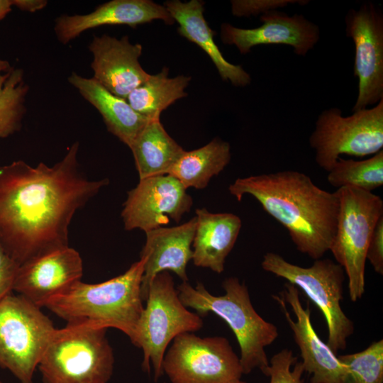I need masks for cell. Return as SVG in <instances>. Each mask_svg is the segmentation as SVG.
Listing matches in <instances>:
<instances>
[{
	"instance_id": "1",
	"label": "cell",
	"mask_w": 383,
	"mask_h": 383,
	"mask_svg": "<svg viewBox=\"0 0 383 383\" xmlns=\"http://www.w3.org/2000/svg\"><path fill=\"white\" fill-rule=\"evenodd\" d=\"M78 151L75 142L52 166H0V246L19 266L69 246L74 213L109 184L82 174Z\"/></svg>"
},
{
	"instance_id": "2",
	"label": "cell",
	"mask_w": 383,
	"mask_h": 383,
	"mask_svg": "<svg viewBox=\"0 0 383 383\" xmlns=\"http://www.w3.org/2000/svg\"><path fill=\"white\" fill-rule=\"evenodd\" d=\"M228 191L240 201L249 194L289 233L296 249L314 260L329 251L335 233L340 199L304 173L284 170L238 178Z\"/></svg>"
},
{
	"instance_id": "3",
	"label": "cell",
	"mask_w": 383,
	"mask_h": 383,
	"mask_svg": "<svg viewBox=\"0 0 383 383\" xmlns=\"http://www.w3.org/2000/svg\"><path fill=\"white\" fill-rule=\"evenodd\" d=\"M145 262L140 257L124 273L103 282L78 281L44 307L67 323L89 322L118 329L133 343L144 309L141 282Z\"/></svg>"
},
{
	"instance_id": "4",
	"label": "cell",
	"mask_w": 383,
	"mask_h": 383,
	"mask_svg": "<svg viewBox=\"0 0 383 383\" xmlns=\"http://www.w3.org/2000/svg\"><path fill=\"white\" fill-rule=\"evenodd\" d=\"M222 286L225 294L220 296L211 294L201 282L193 287L188 282H182L177 289L186 307L193 309L200 316L213 313L229 326L240 347L243 374H250L255 368L264 373L269 366L265 348L278 337V329L255 311L244 282L230 277Z\"/></svg>"
},
{
	"instance_id": "5",
	"label": "cell",
	"mask_w": 383,
	"mask_h": 383,
	"mask_svg": "<svg viewBox=\"0 0 383 383\" xmlns=\"http://www.w3.org/2000/svg\"><path fill=\"white\" fill-rule=\"evenodd\" d=\"M107 328L89 322L56 328L38 368L43 383H108L114 355Z\"/></svg>"
},
{
	"instance_id": "6",
	"label": "cell",
	"mask_w": 383,
	"mask_h": 383,
	"mask_svg": "<svg viewBox=\"0 0 383 383\" xmlns=\"http://www.w3.org/2000/svg\"><path fill=\"white\" fill-rule=\"evenodd\" d=\"M145 301L132 343L143 350L142 370L150 374L152 364L157 381L163 374L164 355L173 339L181 333L200 330L204 322L199 314L189 311L182 304L168 271L154 277Z\"/></svg>"
},
{
	"instance_id": "7",
	"label": "cell",
	"mask_w": 383,
	"mask_h": 383,
	"mask_svg": "<svg viewBox=\"0 0 383 383\" xmlns=\"http://www.w3.org/2000/svg\"><path fill=\"white\" fill-rule=\"evenodd\" d=\"M337 192L340 209L329 250L347 275L350 300L356 301L365 293L366 253L377 223L383 216V200L353 187H341Z\"/></svg>"
},
{
	"instance_id": "8",
	"label": "cell",
	"mask_w": 383,
	"mask_h": 383,
	"mask_svg": "<svg viewBox=\"0 0 383 383\" xmlns=\"http://www.w3.org/2000/svg\"><path fill=\"white\" fill-rule=\"evenodd\" d=\"M261 267L300 288L320 309L328 326L326 344L333 353L346 348L354 325L341 308L345 273L339 264L321 258L314 260L311 266L304 267L270 252L264 255Z\"/></svg>"
},
{
	"instance_id": "9",
	"label": "cell",
	"mask_w": 383,
	"mask_h": 383,
	"mask_svg": "<svg viewBox=\"0 0 383 383\" xmlns=\"http://www.w3.org/2000/svg\"><path fill=\"white\" fill-rule=\"evenodd\" d=\"M56 328L34 305L13 292L0 301V368L19 383H34L33 377Z\"/></svg>"
},
{
	"instance_id": "10",
	"label": "cell",
	"mask_w": 383,
	"mask_h": 383,
	"mask_svg": "<svg viewBox=\"0 0 383 383\" xmlns=\"http://www.w3.org/2000/svg\"><path fill=\"white\" fill-rule=\"evenodd\" d=\"M309 141L316 164L326 172L341 155L363 157L377 154L383 148V99L348 116L336 107L323 110Z\"/></svg>"
},
{
	"instance_id": "11",
	"label": "cell",
	"mask_w": 383,
	"mask_h": 383,
	"mask_svg": "<svg viewBox=\"0 0 383 383\" xmlns=\"http://www.w3.org/2000/svg\"><path fill=\"white\" fill-rule=\"evenodd\" d=\"M162 368L171 383H236L243 374L227 338H201L192 332L173 339Z\"/></svg>"
},
{
	"instance_id": "12",
	"label": "cell",
	"mask_w": 383,
	"mask_h": 383,
	"mask_svg": "<svg viewBox=\"0 0 383 383\" xmlns=\"http://www.w3.org/2000/svg\"><path fill=\"white\" fill-rule=\"evenodd\" d=\"M345 35L355 45L354 76L358 93L352 111L367 109L383 99V14L367 1L345 17Z\"/></svg>"
},
{
	"instance_id": "13",
	"label": "cell",
	"mask_w": 383,
	"mask_h": 383,
	"mask_svg": "<svg viewBox=\"0 0 383 383\" xmlns=\"http://www.w3.org/2000/svg\"><path fill=\"white\" fill-rule=\"evenodd\" d=\"M192 205V197L177 179L155 176L139 179L128 192L121 217L126 230L147 232L165 227L170 220L179 223Z\"/></svg>"
},
{
	"instance_id": "14",
	"label": "cell",
	"mask_w": 383,
	"mask_h": 383,
	"mask_svg": "<svg viewBox=\"0 0 383 383\" xmlns=\"http://www.w3.org/2000/svg\"><path fill=\"white\" fill-rule=\"evenodd\" d=\"M280 294L272 296L281 305L293 332L304 372L311 374L310 383H345L347 368L316 333L310 309L303 307L298 288L287 282Z\"/></svg>"
},
{
	"instance_id": "15",
	"label": "cell",
	"mask_w": 383,
	"mask_h": 383,
	"mask_svg": "<svg viewBox=\"0 0 383 383\" xmlns=\"http://www.w3.org/2000/svg\"><path fill=\"white\" fill-rule=\"evenodd\" d=\"M262 23L255 28H240L229 23L221 27L224 44L235 45L242 55L260 45H287L299 56H306L320 39L318 25L302 14L292 16L278 10L268 11L260 17Z\"/></svg>"
},
{
	"instance_id": "16",
	"label": "cell",
	"mask_w": 383,
	"mask_h": 383,
	"mask_svg": "<svg viewBox=\"0 0 383 383\" xmlns=\"http://www.w3.org/2000/svg\"><path fill=\"white\" fill-rule=\"evenodd\" d=\"M83 274L79 253L69 246L35 257L21 265L13 292L39 308L62 293Z\"/></svg>"
},
{
	"instance_id": "17",
	"label": "cell",
	"mask_w": 383,
	"mask_h": 383,
	"mask_svg": "<svg viewBox=\"0 0 383 383\" xmlns=\"http://www.w3.org/2000/svg\"><path fill=\"white\" fill-rule=\"evenodd\" d=\"M89 50L93 57L92 78L120 98L126 99L150 75L139 62L142 45L132 44L127 35L120 39L108 35H94Z\"/></svg>"
},
{
	"instance_id": "18",
	"label": "cell",
	"mask_w": 383,
	"mask_h": 383,
	"mask_svg": "<svg viewBox=\"0 0 383 383\" xmlns=\"http://www.w3.org/2000/svg\"><path fill=\"white\" fill-rule=\"evenodd\" d=\"M154 20L168 25L174 23L165 6L152 1L112 0L89 13L60 16L55 20L54 30L57 40L66 45L91 28L116 25L135 27Z\"/></svg>"
},
{
	"instance_id": "19",
	"label": "cell",
	"mask_w": 383,
	"mask_h": 383,
	"mask_svg": "<svg viewBox=\"0 0 383 383\" xmlns=\"http://www.w3.org/2000/svg\"><path fill=\"white\" fill-rule=\"evenodd\" d=\"M196 229L195 216L172 227H160L145 233V243L140 257L145 260L141 282V297L145 301L154 277L172 271L182 282H188L187 267L192 260V243Z\"/></svg>"
},
{
	"instance_id": "20",
	"label": "cell",
	"mask_w": 383,
	"mask_h": 383,
	"mask_svg": "<svg viewBox=\"0 0 383 383\" xmlns=\"http://www.w3.org/2000/svg\"><path fill=\"white\" fill-rule=\"evenodd\" d=\"M195 212L194 265L221 274L238 237L241 219L231 213H211L205 208L196 209Z\"/></svg>"
},
{
	"instance_id": "21",
	"label": "cell",
	"mask_w": 383,
	"mask_h": 383,
	"mask_svg": "<svg viewBox=\"0 0 383 383\" xmlns=\"http://www.w3.org/2000/svg\"><path fill=\"white\" fill-rule=\"evenodd\" d=\"M174 22L180 35L199 46L210 57L223 81L235 87H245L251 82L250 75L240 65L230 63L223 56L213 40L214 31L204 16V2L191 0L167 1L164 4Z\"/></svg>"
},
{
	"instance_id": "22",
	"label": "cell",
	"mask_w": 383,
	"mask_h": 383,
	"mask_svg": "<svg viewBox=\"0 0 383 383\" xmlns=\"http://www.w3.org/2000/svg\"><path fill=\"white\" fill-rule=\"evenodd\" d=\"M68 82L97 109L108 131L129 148L150 120L137 113L126 99L111 93L92 77L73 72Z\"/></svg>"
},
{
	"instance_id": "23",
	"label": "cell",
	"mask_w": 383,
	"mask_h": 383,
	"mask_svg": "<svg viewBox=\"0 0 383 383\" xmlns=\"http://www.w3.org/2000/svg\"><path fill=\"white\" fill-rule=\"evenodd\" d=\"M130 149L139 179L167 174L184 151L167 133L160 119H150L137 135Z\"/></svg>"
},
{
	"instance_id": "24",
	"label": "cell",
	"mask_w": 383,
	"mask_h": 383,
	"mask_svg": "<svg viewBox=\"0 0 383 383\" xmlns=\"http://www.w3.org/2000/svg\"><path fill=\"white\" fill-rule=\"evenodd\" d=\"M231 158L230 144L213 138L198 149L184 151L167 174L177 179L186 189H202L211 179L219 174Z\"/></svg>"
},
{
	"instance_id": "25",
	"label": "cell",
	"mask_w": 383,
	"mask_h": 383,
	"mask_svg": "<svg viewBox=\"0 0 383 383\" xmlns=\"http://www.w3.org/2000/svg\"><path fill=\"white\" fill-rule=\"evenodd\" d=\"M169 69L163 67L156 74L134 89L126 98L131 106L149 119H160V113L172 104L187 96L184 89L191 77L179 75L168 77Z\"/></svg>"
},
{
	"instance_id": "26",
	"label": "cell",
	"mask_w": 383,
	"mask_h": 383,
	"mask_svg": "<svg viewBox=\"0 0 383 383\" xmlns=\"http://www.w3.org/2000/svg\"><path fill=\"white\" fill-rule=\"evenodd\" d=\"M28 91L23 71L11 67L7 60L0 57V138L20 129Z\"/></svg>"
},
{
	"instance_id": "27",
	"label": "cell",
	"mask_w": 383,
	"mask_h": 383,
	"mask_svg": "<svg viewBox=\"0 0 383 383\" xmlns=\"http://www.w3.org/2000/svg\"><path fill=\"white\" fill-rule=\"evenodd\" d=\"M327 181L338 189L349 187L372 192L383 185V150L360 161L338 157L328 172Z\"/></svg>"
},
{
	"instance_id": "28",
	"label": "cell",
	"mask_w": 383,
	"mask_h": 383,
	"mask_svg": "<svg viewBox=\"0 0 383 383\" xmlns=\"http://www.w3.org/2000/svg\"><path fill=\"white\" fill-rule=\"evenodd\" d=\"M348 370L345 383L383 382V340L355 353L338 356Z\"/></svg>"
},
{
	"instance_id": "29",
	"label": "cell",
	"mask_w": 383,
	"mask_h": 383,
	"mask_svg": "<svg viewBox=\"0 0 383 383\" xmlns=\"http://www.w3.org/2000/svg\"><path fill=\"white\" fill-rule=\"evenodd\" d=\"M297 360L291 350L283 349L271 357L263 374L270 377V383H305L304 369Z\"/></svg>"
},
{
	"instance_id": "30",
	"label": "cell",
	"mask_w": 383,
	"mask_h": 383,
	"mask_svg": "<svg viewBox=\"0 0 383 383\" xmlns=\"http://www.w3.org/2000/svg\"><path fill=\"white\" fill-rule=\"evenodd\" d=\"M308 2L306 0H233L231 11L233 15L239 17L257 16L291 4L306 5Z\"/></svg>"
},
{
	"instance_id": "31",
	"label": "cell",
	"mask_w": 383,
	"mask_h": 383,
	"mask_svg": "<svg viewBox=\"0 0 383 383\" xmlns=\"http://www.w3.org/2000/svg\"><path fill=\"white\" fill-rule=\"evenodd\" d=\"M374 272L383 274V216L377 223L371 236L366 253Z\"/></svg>"
},
{
	"instance_id": "32",
	"label": "cell",
	"mask_w": 383,
	"mask_h": 383,
	"mask_svg": "<svg viewBox=\"0 0 383 383\" xmlns=\"http://www.w3.org/2000/svg\"><path fill=\"white\" fill-rule=\"evenodd\" d=\"M19 267L0 246V301L13 292Z\"/></svg>"
},
{
	"instance_id": "33",
	"label": "cell",
	"mask_w": 383,
	"mask_h": 383,
	"mask_svg": "<svg viewBox=\"0 0 383 383\" xmlns=\"http://www.w3.org/2000/svg\"><path fill=\"white\" fill-rule=\"evenodd\" d=\"M12 2L18 9L28 12L41 10L48 4L46 0H12Z\"/></svg>"
},
{
	"instance_id": "34",
	"label": "cell",
	"mask_w": 383,
	"mask_h": 383,
	"mask_svg": "<svg viewBox=\"0 0 383 383\" xmlns=\"http://www.w3.org/2000/svg\"><path fill=\"white\" fill-rule=\"evenodd\" d=\"M12 6V0H0V21L11 12Z\"/></svg>"
},
{
	"instance_id": "35",
	"label": "cell",
	"mask_w": 383,
	"mask_h": 383,
	"mask_svg": "<svg viewBox=\"0 0 383 383\" xmlns=\"http://www.w3.org/2000/svg\"><path fill=\"white\" fill-rule=\"evenodd\" d=\"M236 383H246V382H244V381L240 380V381H238V382H236Z\"/></svg>"
},
{
	"instance_id": "36",
	"label": "cell",
	"mask_w": 383,
	"mask_h": 383,
	"mask_svg": "<svg viewBox=\"0 0 383 383\" xmlns=\"http://www.w3.org/2000/svg\"><path fill=\"white\" fill-rule=\"evenodd\" d=\"M0 383H4V382L0 380Z\"/></svg>"
}]
</instances>
